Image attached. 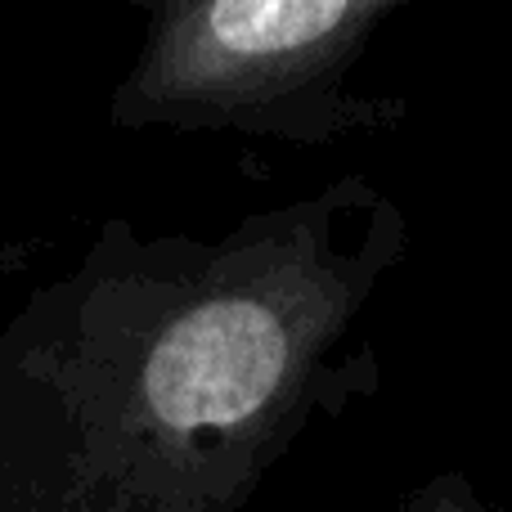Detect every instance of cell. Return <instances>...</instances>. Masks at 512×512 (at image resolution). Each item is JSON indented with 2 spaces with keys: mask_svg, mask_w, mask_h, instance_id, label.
Segmentation results:
<instances>
[{
  "mask_svg": "<svg viewBox=\"0 0 512 512\" xmlns=\"http://www.w3.org/2000/svg\"><path fill=\"white\" fill-rule=\"evenodd\" d=\"M292 369L279 310L256 297H212L180 315L144 360V405L167 432L239 427L256 418Z\"/></svg>",
  "mask_w": 512,
  "mask_h": 512,
  "instance_id": "7a4b0ae2",
  "label": "cell"
},
{
  "mask_svg": "<svg viewBox=\"0 0 512 512\" xmlns=\"http://www.w3.org/2000/svg\"><path fill=\"white\" fill-rule=\"evenodd\" d=\"M387 9V0H212L171 9L135 77V99L149 117L265 104L333 68Z\"/></svg>",
  "mask_w": 512,
  "mask_h": 512,
  "instance_id": "6da1fadb",
  "label": "cell"
}]
</instances>
